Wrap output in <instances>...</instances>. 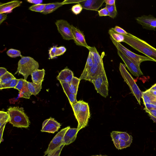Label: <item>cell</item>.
<instances>
[{"mask_svg":"<svg viewBox=\"0 0 156 156\" xmlns=\"http://www.w3.org/2000/svg\"><path fill=\"white\" fill-rule=\"evenodd\" d=\"M123 36L124 37L123 42L156 62L155 48L144 41L129 33Z\"/></svg>","mask_w":156,"mask_h":156,"instance_id":"obj_1","label":"cell"},{"mask_svg":"<svg viewBox=\"0 0 156 156\" xmlns=\"http://www.w3.org/2000/svg\"><path fill=\"white\" fill-rule=\"evenodd\" d=\"M71 106L78 123L77 128L79 131L88 124L90 116L89 106L87 103L83 100H80Z\"/></svg>","mask_w":156,"mask_h":156,"instance_id":"obj_2","label":"cell"},{"mask_svg":"<svg viewBox=\"0 0 156 156\" xmlns=\"http://www.w3.org/2000/svg\"><path fill=\"white\" fill-rule=\"evenodd\" d=\"M10 121L9 123L13 126L28 128L30 122L27 116L23 109L18 107H10L8 109Z\"/></svg>","mask_w":156,"mask_h":156,"instance_id":"obj_3","label":"cell"},{"mask_svg":"<svg viewBox=\"0 0 156 156\" xmlns=\"http://www.w3.org/2000/svg\"><path fill=\"white\" fill-rule=\"evenodd\" d=\"M39 67L38 62L33 58L29 56H23L19 60L18 68L15 74L18 73L23 75L27 80L28 76Z\"/></svg>","mask_w":156,"mask_h":156,"instance_id":"obj_4","label":"cell"},{"mask_svg":"<svg viewBox=\"0 0 156 156\" xmlns=\"http://www.w3.org/2000/svg\"><path fill=\"white\" fill-rule=\"evenodd\" d=\"M119 70L122 77L129 86L132 93L138 103L140 105V99L142 98V92L140 89L133 78L126 70L125 65L120 63Z\"/></svg>","mask_w":156,"mask_h":156,"instance_id":"obj_5","label":"cell"},{"mask_svg":"<svg viewBox=\"0 0 156 156\" xmlns=\"http://www.w3.org/2000/svg\"><path fill=\"white\" fill-rule=\"evenodd\" d=\"M110 37L117 50L122 52L138 66H140V63L144 61H151L154 62V60L150 58L147 56H141L133 53L125 47L120 43L116 42L111 36H110Z\"/></svg>","mask_w":156,"mask_h":156,"instance_id":"obj_6","label":"cell"},{"mask_svg":"<svg viewBox=\"0 0 156 156\" xmlns=\"http://www.w3.org/2000/svg\"><path fill=\"white\" fill-rule=\"evenodd\" d=\"M111 136L115 146L118 149L129 147L132 142V136L126 132L112 131Z\"/></svg>","mask_w":156,"mask_h":156,"instance_id":"obj_7","label":"cell"},{"mask_svg":"<svg viewBox=\"0 0 156 156\" xmlns=\"http://www.w3.org/2000/svg\"><path fill=\"white\" fill-rule=\"evenodd\" d=\"M91 82L93 84L98 93L105 98L108 96V83L105 71L92 80Z\"/></svg>","mask_w":156,"mask_h":156,"instance_id":"obj_8","label":"cell"},{"mask_svg":"<svg viewBox=\"0 0 156 156\" xmlns=\"http://www.w3.org/2000/svg\"><path fill=\"white\" fill-rule=\"evenodd\" d=\"M58 32L63 38L66 40H73L71 25L64 20H57L55 23Z\"/></svg>","mask_w":156,"mask_h":156,"instance_id":"obj_9","label":"cell"},{"mask_svg":"<svg viewBox=\"0 0 156 156\" xmlns=\"http://www.w3.org/2000/svg\"><path fill=\"white\" fill-rule=\"evenodd\" d=\"M70 128L68 126L61 129L54 137L45 152V155L49 154L53 151L63 144V138L66 131Z\"/></svg>","mask_w":156,"mask_h":156,"instance_id":"obj_10","label":"cell"},{"mask_svg":"<svg viewBox=\"0 0 156 156\" xmlns=\"http://www.w3.org/2000/svg\"><path fill=\"white\" fill-rule=\"evenodd\" d=\"M136 22L142 25L143 28L147 30H155L156 28V18L151 15H144L135 18Z\"/></svg>","mask_w":156,"mask_h":156,"instance_id":"obj_11","label":"cell"},{"mask_svg":"<svg viewBox=\"0 0 156 156\" xmlns=\"http://www.w3.org/2000/svg\"><path fill=\"white\" fill-rule=\"evenodd\" d=\"M117 53L119 56L124 62L126 66L133 75L137 77L143 75L140 66L136 65L120 51L118 50Z\"/></svg>","mask_w":156,"mask_h":156,"instance_id":"obj_12","label":"cell"},{"mask_svg":"<svg viewBox=\"0 0 156 156\" xmlns=\"http://www.w3.org/2000/svg\"><path fill=\"white\" fill-rule=\"evenodd\" d=\"M61 126L60 124L54 119L50 118L43 122L41 131L54 133L58 130Z\"/></svg>","mask_w":156,"mask_h":156,"instance_id":"obj_13","label":"cell"},{"mask_svg":"<svg viewBox=\"0 0 156 156\" xmlns=\"http://www.w3.org/2000/svg\"><path fill=\"white\" fill-rule=\"evenodd\" d=\"M71 26L75 43L76 45L85 47L88 49L90 46L87 44L86 42L84 34L73 25H71Z\"/></svg>","mask_w":156,"mask_h":156,"instance_id":"obj_14","label":"cell"},{"mask_svg":"<svg viewBox=\"0 0 156 156\" xmlns=\"http://www.w3.org/2000/svg\"><path fill=\"white\" fill-rule=\"evenodd\" d=\"M104 2V0H83L79 4L83 9L98 11Z\"/></svg>","mask_w":156,"mask_h":156,"instance_id":"obj_15","label":"cell"},{"mask_svg":"<svg viewBox=\"0 0 156 156\" xmlns=\"http://www.w3.org/2000/svg\"><path fill=\"white\" fill-rule=\"evenodd\" d=\"M22 2L20 1L14 0L6 3H1L0 13H11L14 9L20 6Z\"/></svg>","mask_w":156,"mask_h":156,"instance_id":"obj_16","label":"cell"},{"mask_svg":"<svg viewBox=\"0 0 156 156\" xmlns=\"http://www.w3.org/2000/svg\"><path fill=\"white\" fill-rule=\"evenodd\" d=\"M73 77V72L68 68H65L60 72L57 79L60 82L66 83L70 84Z\"/></svg>","mask_w":156,"mask_h":156,"instance_id":"obj_17","label":"cell"},{"mask_svg":"<svg viewBox=\"0 0 156 156\" xmlns=\"http://www.w3.org/2000/svg\"><path fill=\"white\" fill-rule=\"evenodd\" d=\"M78 129L70 128L66 132L63 138V144L68 145L75 141L78 132Z\"/></svg>","mask_w":156,"mask_h":156,"instance_id":"obj_18","label":"cell"},{"mask_svg":"<svg viewBox=\"0 0 156 156\" xmlns=\"http://www.w3.org/2000/svg\"><path fill=\"white\" fill-rule=\"evenodd\" d=\"M64 92L66 95L71 105L74 104L77 102L76 99V94L72 93L70 90V84L60 82Z\"/></svg>","mask_w":156,"mask_h":156,"instance_id":"obj_19","label":"cell"},{"mask_svg":"<svg viewBox=\"0 0 156 156\" xmlns=\"http://www.w3.org/2000/svg\"><path fill=\"white\" fill-rule=\"evenodd\" d=\"M94 63L93 54L91 51H89L85 67L79 78L80 80H84L87 73L93 66Z\"/></svg>","mask_w":156,"mask_h":156,"instance_id":"obj_20","label":"cell"},{"mask_svg":"<svg viewBox=\"0 0 156 156\" xmlns=\"http://www.w3.org/2000/svg\"><path fill=\"white\" fill-rule=\"evenodd\" d=\"M45 73L44 69H37L34 70L31 74L33 83L39 84L42 83Z\"/></svg>","mask_w":156,"mask_h":156,"instance_id":"obj_21","label":"cell"},{"mask_svg":"<svg viewBox=\"0 0 156 156\" xmlns=\"http://www.w3.org/2000/svg\"><path fill=\"white\" fill-rule=\"evenodd\" d=\"M66 48L63 46L59 47L54 46L49 50V59H53L62 55L66 51Z\"/></svg>","mask_w":156,"mask_h":156,"instance_id":"obj_22","label":"cell"},{"mask_svg":"<svg viewBox=\"0 0 156 156\" xmlns=\"http://www.w3.org/2000/svg\"><path fill=\"white\" fill-rule=\"evenodd\" d=\"M142 98L144 104L148 103L156 105V96L152 94L148 90L142 92Z\"/></svg>","mask_w":156,"mask_h":156,"instance_id":"obj_23","label":"cell"},{"mask_svg":"<svg viewBox=\"0 0 156 156\" xmlns=\"http://www.w3.org/2000/svg\"><path fill=\"white\" fill-rule=\"evenodd\" d=\"M63 5L62 2H55L46 4L44 9L41 13L44 14H47L51 13Z\"/></svg>","mask_w":156,"mask_h":156,"instance_id":"obj_24","label":"cell"},{"mask_svg":"<svg viewBox=\"0 0 156 156\" xmlns=\"http://www.w3.org/2000/svg\"><path fill=\"white\" fill-rule=\"evenodd\" d=\"M32 95L28 88V81L26 80L23 86L19 91L20 97L29 99Z\"/></svg>","mask_w":156,"mask_h":156,"instance_id":"obj_25","label":"cell"},{"mask_svg":"<svg viewBox=\"0 0 156 156\" xmlns=\"http://www.w3.org/2000/svg\"><path fill=\"white\" fill-rule=\"evenodd\" d=\"M42 83L37 84L28 82V88L32 95L36 96L38 94L41 89Z\"/></svg>","mask_w":156,"mask_h":156,"instance_id":"obj_26","label":"cell"},{"mask_svg":"<svg viewBox=\"0 0 156 156\" xmlns=\"http://www.w3.org/2000/svg\"><path fill=\"white\" fill-rule=\"evenodd\" d=\"M108 33L110 36L116 42L119 43L123 42L124 40L123 35L115 32L113 28L110 29L108 30Z\"/></svg>","mask_w":156,"mask_h":156,"instance_id":"obj_27","label":"cell"},{"mask_svg":"<svg viewBox=\"0 0 156 156\" xmlns=\"http://www.w3.org/2000/svg\"><path fill=\"white\" fill-rule=\"evenodd\" d=\"M15 77L11 73L8 71L3 75L0 77V84L4 85L8 84Z\"/></svg>","mask_w":156,"mask_h":156,"instance_id":"obj_28","label":"cell"},{"mask_svg":"<svg viewBox=\"0 0 156 156\" xmlns=\"http://www.w3.org/2000/svg\"><path fill=\"white\" fill-rule=\"evenodd\" d=\"M80 80L79 78L73 77L70 84V90L72 93L77 95Z\"/></svg>","mask_w":156,"mask_h":156,"instance_id":"obj_29","label":"cell"},{"mask_svg":"<svg viewBox=\"0 0 156 156\" xmlns=\"http://www.w3.org/2000/svg\"><path fill=\"white\" fill-rule=\"evenodd\" d=\"M10 121V119L8 112L3 111H0V127L5 123H6Z\"/></svg>","mask_w":156,"mask_h":156,"instance_id":"obj_30","label":"cell"},{"mask_svg":"<svg viewBox=\"0 0 156 156\" xmlns=\"http://www.w3.org/2000/svg\"><path fill=\"white\" fill-rule=\"evenodd\" d=\"M105 7L107 9L109 14L108 16L112 18H114L117 15V11L115 4L114 5H106Z\"/></svg>","mask_w":156,"mask_h":156,"instance_id":"obj_31","label":"cell"},{"mask_svg":"<svg viewBox=\"0 0 156 156\" xmlns=\"http://www.w3.org/2000/svg\"><path fill=\"white\" fill-rule=\"evenodd\" d=\"M46 4H38L34 5L29 7V9L35 12L42 13L44 10Z\"/></svg>","mask_w":156,"mask_h":156,"instance_id":"obj_32","label":"cell"},{"mask_svg":"<svg viewBox=\"0 0 156 156\" xmlns=\"http://www.w3.org/2000/svg\"><path fill=\"white\" fill-rule=\"evenodd\" d=\"M6 53L8 56L11 58H15L19 56L22 58L23 57L20 51L14 49H9L7 51Z\"/></svg>","mask_w":156,"mask_h":156,"instance_id":"obj_33","label":"cell"},{"mask_svg":"<svg viewBox=\"0 0 156 156\" xmlns=\"http://www.w3.org/2000/svg\"><path fill=\"white\" fill-rule=\"evenodd\" d=\"M19 79L16 78L12 80L9 83L4 85L0 84V89L2 90V89H6L11 88H14L17 85Z\"/></svg>","mask_w":156,"mask_h":156,"instance_id":"obj_34","label":"cell"},{"mask_svg":"<svg viewBox=\"0 0 156 156\" xmlns=\"http://www.w3.org/2000/svg\"><path fill=\"white\" fill-rule=\"evenodd\" d=\"M82 6L79 4H77L73 5L71 8L73 12L76 15L79 14L83 9Z\"/></svg>","mask_w":156,"mask_h":156,"instance_id":"obj_35","label":"cell"},{"mask_svg":"<svg viewBox=\"0 0 156 156\" xmlns=\"http://www.w3.org/2000/svg\"><path fill=\"white\" fill-rule=\"evenodd\" d=\"M65 145L63 144L53 151L48 156H60L61 151Z\"/></svg>","mask_w":156,"mask_h":156,"instance_id":"obj_36","label":"cell"},{"mask_svg":"<svg viewBox=\"0 0 156 156\" xmlns=\"http://www.w3.org/2000/svg\"><path fill=\"white\" fill-rule=\"evenodd\" d=\"M148 113L151 119L155 122H156V109H151L148 110L144 109Z\"/></svg>","mask_w":156,"mask_h":156,"instance_id":"obj_37","label":"cell"},{"mask_svg":"<svg viewBox=\"0 0 156 156\" xmlns=\"http://www.w3.org/2000/svg\"><path fill=\"white\" fill-rule=\"evenodd\" d=\"M26 80L23 79H19L18 82L16 86L14 88L20 91L22 87L23 86Z\"/></svg>","mask_w":156,"mask_h":156,"instance_id":"obj_38","label":"cell"},{"mask_svg":"<svg viewBox=\"0 0 156 156\" xmlns=\"http://www.w3.org/2000/svg\"><path fill=\"white\" fill-rule=\"evenodd\" d=\"M114 30L117 33L123 35H126L128 33L126 32L123 29L118 26H115L114 28H113Z\"/></svg>","mask_w":156,"mask_h":156,"instance_id":"obj_39","label":"cell"},{"mask_svg":"<svg viewBox=\"0 0 156 156\" xmlns=\"http://www.w3.org/2000/svg\"><path fill=\"white\" fill-rule=\"evenodd\" d=\"M98 12L100 16H108L109 14L107 9L105 7L98 10Z\"/></svg>","mask_w":156,"mask_h":156,"instance_id":"obj_40","label":"cell"},{"mask_svg":"<svg viewBox=\"0 0 156 156\" xmlns=\"http://www.w3.org/2000/svg\"><path fill=\"white\" fill-rule=\"evenodd\" d=\"M83 0H66L62 2L63 5L71 3H79L82 2Z\"/></svg>","mask_w":156,"mask_h":156,"instance_id":"obj_41","label":"cell"},{"mask_svg":"<svg viewBox=\"0 0 156 156\" xmlns=\"http://www.w3.org/2000/svg\"><path fill=\"white\" fill-rule=\"evenodd\" d=\"M144 104L145 106V108L144 109L148 110L154 109H156V105H155L148 103Z\"/></svg>","mask_w":156,"mask_h":156,"instance_id":"obj_42","label":"cell"},{"mask_svg":"<svg viewBox=\"0 0 156 156\" xmlns=\"http://www.w3.org/2000/svg\"><path fill=\"white\" fill-rule=\"evenodd\" d=\"M27 1L30 3L34 4L35 5L41 4L43 2L42 0H28Z\"/></svg>","mask_w":156,"mask_h":156,"instance_id":"obj_43","label":"cell"},{"mask_svg":"<svg viewBox=\"0 0 156 156\" xmlns=\"http://www.w3.org/2000/svg\"><path fill=\"white\" fill-rule=\"evenodd\" d=\"M7 17V14L0 13V24L6 19Z\"/></svg>","mask_w":156,"mask_h":156,"instance_id":"obj_44","label":"cell"},{"mask_svg":"<svg viewBox=\"0 0 156 156\" xmlns=\"http://www.w3.org/2000/svg\"><path fill=\"white\" fill-rule=\"evenodd\" d=\"M6 124V123L4 124L0 127V143L2 140L3 133Z\"/></svg>","mask_w":156,"mask_h":156,"instance_id":"obj_45","label":"cell"},{"mask_svg":"<svg viewBox=\"0 0 156 156\" xmlns=\"http://www.w3.org/2000/svg\"><path fill=\"white\" fill-rule=\"evenodd\" d=\"M115 0H105L104 2H105L106 5H115Z\"/></svg>","mask_w":156,"mask_h":156,"instance_id":"obj_46","label":"cell"},{"mask_svg":"<svg viewBox=\"0 0 156 156\" xmlns=\"http://www.w3.org/2000/svg\"><path fill=\"white\" fill-rule=\"evenodd\" d=\"M8 71L7 69L4 67L0 68V77L6 73Z\"/></svg>","mask_w":156,"mask_h":156,"instance_id":"obj_47","label":"cell"},{"mask_svg":"<svg viewBox=\"0 0 156 156\" xmlns=\"http://www.w3.org/2000/svg\"><path fill=\"white\" fill-rule=\"evenodd\" d=\"M148 90L153 94L156 96V90H151L150 89Z\"/></svg>","mask_w":156,"mask_h":156,"instance_id":"obj_48","label":"cell"},{"mask_svg":"<svg viewBox=\"0 0 156 156\" xmlns=\"http://www.w3.org/2000/svg\"><path fill=\"white\" fill-rule=\"evenodd\" d=\"M149 89L151 90H156V83L153 85Z\"/></svg>","mask_w":156,"mask_h":156,"instance_id":"obj_49","label":"cell"},{"mask_svg":"<svg viewBox=\"0 0 156 156\" xmlns=\"http://www.w3.org/2000/svg\"><path fill=\"white\" fill-rule=\"evenodd\" d=\"M92 156H102L101 155H93Z\"/></svg>","mask_w":156,"mask_h":156,"instance_id":"obj_50","label":"cell"}]
</instances>
